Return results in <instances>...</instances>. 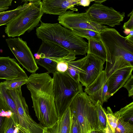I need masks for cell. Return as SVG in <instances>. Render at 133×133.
<instances>
[{
  "instance_id": "1",
  "label": "cell",
  "mask_w": 133,
  "mask_h": 133,
  "mask_svg": "<svg viewBox=\"0 0 133 133\" xmlns=\"http://www.w3.org/2000/svg\"><path fill=\"white\" fill-rule=\"evenodd\" d=\"M53 84V78L47 72L32 73L26 84L31 94L36 116L44 127L52 125L58 119Z\"/></svg>"
},
{
  "instance_id": "2",
  "label": "cell",
  "mask_w": 133,
  "mask_h": 133,
  "mask_svg": "<svg viewBox=\"0 0 133 133\" xmlns=\"http://www.w3.org/2000/svg\"><path fill=\"white\" fill-rule=\"evenodd\" d=\"M40 22L36 34L42 41L59 45L75 55L87 53L88 43L83 38L59 23H45L41 20Z\"/></svg>"
},
{
  "instance_id": "3",
  "label": "cell",
  "mask_w": 133,
  "mask_h": 133,
  "mask_svg": "<svg viewBox=\"0 0 133 133\" xmlns=\"http://www.w3.org/2000/svg\"><path fill=\"white\" fill-rule=\"evenodd\" d=\"M53 75L54 99L59 118L70 107L77 95L83 91L81 84L66 73L56 71Z\"/></svg>"
},
{
  "instance_id": "4",
  "label": "cell",
  "mask_w": 133,
  "mask_h": 133,
  "mask_svg": "<svg viewBox=\"0 0 133 133\" xmlns=\"http://www.w3.org/2000/svg\"><path fill=\"white\" fill-rule=\"evenodd\" d=\"M24 9L9 23L5 32L9 37H14L29 32L37 27L44 14L41 0L28 1Z\"/></svg>"
},
{
  "instance_id": "5",
  "label": "cell",
  "mask_w": 133,
  "mask_h": 133,
  "mask_svg": "<svg viewBox=\"0 0 133 133\" xmlns=\"http://www.w3.org/2000/svg\"><path fill=\"white\" fill-rule=\"evenodd\" d=\"M70 107L71 114L78 122L82 133H90L100 129L96 107L85 92L82 91L78 94Z\"/></svg>"
},
{
  "instance_id": "6",
  "label": "cell",
  "mask_w": 133,
  "mask_h": 133,
  "mask_svg": "<svg viewBox=\"0 0 133 133\" xmlns=\"http://www.w3.org/2000/svg\"><path fill=\"white\" fill-rule=\"evenodd\" d=\"M99 33L111 62L115 58L122 56L133 65V43L122 36L114 28L107 27Z\"/></svg>"
},
{
  "instance_id": "7",
  "label": "cell",
  "mask_w": 133,
  "mask_h": 133,
  "mask_svg": "<svg viewBox=\"0 0 133 133\" xmlns=\"http://www.w3.org/2000/svg\"><path fill=\"white\" fill-rule=\"evenodd\" d=\"M40 58L36 60L37 64L45 68L48 73L53 74L57 64L62 61L69 62L76 58V55L59 45L42 41L37 52Z\"/></svg>"
},
{
  "instance_id": "8",
  "label": "cell",
  "mask_w": 133,
  "mask_h": 133,
  "mask_svg": "<svg viewBox=\"0 0 133 133\" xmlns=\"http://www.w3.org/2000/svg\"><path fill=\"white\" fill-rule=\"evenodd\" d=\"M16 106L18 115L17 126L24 133H42L44 127L34 120L30 115L28 105L22 93L9 90Z\"/></svg>"
},
{
  "instance_id": "9",
  "label": "cell",
  "mask_w": 133,
  "mask_h": 133,
  "mask_svg": "<svg viewBox=\"0 0 133 133\" xmlns=\"http://www.w3.org/2000/svg\"><path fill=\"white\" fill-rule=\"evenodd\" d=\"M85 12L91 22L112 27L120 25L125 17L124 13H121L112 7L96 3L89 7Z\"/></svg>"
},
{
  "instance_id": "10",
  "label": "cell",
  "mask_w": 133,
  "mask_h": 133,
  "mask_svg": "<svg viewBox=\"0 0 133 133\" xmlns=\"http://www.w3.org/2000/svg\"><path fill=\"white\" fill-rule=\"evenodd\" d=\"M5 41L19 64L28 71L35 73L39 68L26 42L19 37L7 38Z\"/></svg>"
},
{
  "instance_id": "11",
  "label": "cell",
  "mask_w": 133,
  "mask_h": 133,
  "mask_svg": "<svg viewBox=\"0 0 133 133\" xmlns=\"http://www.w3.org/2000/svg\"><path fill=\"white\" fill-rule=\"evenodd\" d=\"M57 20L59 23L69 30L73 28L86 29L99 32L107 27L90 21L85 12L75 13L73 11H67L64 14L58 16Z\"/></svg>"
},
{
  "instance_id": "12",
  "label": "cell",
  "mask_w": 133,
  "mask_h": 133,
  "mask_svg": "<svg viewBox=\"0 0 133 133\" xmlns=\"http://www.w3.org/2000/svg\"><path fill=\"white\" fill-rule=\"evenodd\" d=\"M105 62L89 53L85 56L79 75V81L86 87L91 84L103 70Z\"/></svg>"
},
{
  "instance_id": "13",
  "label": "cell",
  "mask_w": 133,
  "mask_h": 133,
  "mask_svg": "<svg viewBox=\"0 0 133 133\" xmlns=\"http://www.w3.org/2000/svg\"><path fill=\"white\" fill-rule=\"evenodd\" d=\"M84 91L95 105L99 101L102 105L110 97L108 91V82L106 72L103 70L95 80L85 87Z\"/></svg>"
},
{
  "instance_id": "14",
  "label": "cell",
  "mask_w": 133,
  "mask_h": 133,
  "mask_svg": "<svg viewBox=\"0 0 133 133\" xmlns=\"http://www.w3.org/2000/svg\"><path fill=\"white\" fill-rule=\"evenodd\" d=\"M28 77L14 58L0 57V79L8 80Z\"/></svg>"
},
{
  "instance_id": "15",
  "label": "cell",
  "mask_w": 133,
  "mask_h": 133,
  "mask_svg": "<svg viewBox=\"0 0 133 133\" xmlns=\"http://www.w3.org/2000/svg\"><path fill=\"white\" fill-rule=\"evenodd\" d=\"M79 0H43L42 6L44 13L58 15L64 14L68 9L77 11L74 8L77 5Z\"/></svg>"
},
{
  "instance_id": "16",
  "label": "cell",
  "mask_w": 133,
  "mask_h": 133,
  "mask_svg": "<svg viewBox=\"0 0 133 133\" xmlns=\"http://www.w3.org/2000/svg\"><path fill=\"white\" fill-rule=\"evenodd\" d=\"M133 69V67L132 66L120 69L114 71L107 78L110 97L123 87L132 74Z\"/></svg>"
},
{
  "instance_id": "17",
  "label": "cell",
  "mask_w": 133,
  "mask_h": 133,
  "mask_svg": "<svg viewBox=\"0 0 133 133\" xmlns=\"http://www.w3.org/2000/svg\"><path fill=\"white\" fill-rule=\"evenodd\" d=\"M0 108L3 110L11 111L14 114L16 124H18V115L16 107L8 90L3 82L0 83Z\"/></svg>"
},
{
  "instance_id": "18",
  "label": "cell",
  "mask_w": 133,
  "mask_h": 133,
  "mask_svg": "<svg viewBox=\"0 0 133 133\" xmlns=\"http://www.w3.org/2000/svg\"><path fill=\"white\" fill-rule=\"evenodd\" d=\"M88 41L87 54H91L105 62L111 63L110 57L101 41H97L92 39H89Z\"/></svg>"
},
{
  "instance_id": "19",
  "label": "cell",
  "mask_w": 133,
  "mask_h": 133,
  "mask_svg": "<svg viewBox=\"0 0 133 133\" xmlns=\"http://www.w3.org/2000/svg\"><path fill=\"white\" fill-rule=\"evenodd\" d=\"M22 5L18 6L14 10L0 12V26L6 25L9 23L17 17L26 6L28 1H24Z\"/></svg>"
},
{
  "instance_id": "20",
  "label": "cell",
  "mask_w": 133,
  "mask_h": 133,
  "mask_svg": "<svg viewBox=\"0 0 133 133\" xmlns=\"http://www.w3.org/2000/svg\"><path fill=\"white\" fill-rule=\"evenodd\" d=\"M130 66L133 67V65L122 56H119L115 58L112 61L111 63L107 62L104 70L108 78L116 71L122 68Z\"/></svg>"
},
{
  "instance_id": "21",
  "label": "cell",
  "mask_w": 133,
  "mask_h": 133,
  "mask_svg": "<svg viewBox=\"0 0 133 133\" xmlns=\"http://www.w3.org/2000/svg\"><path fill=\"white\" fill-rule=\"evenodd\" d=\"M58 133H70L71 114L70 107L61 117L58 118Z\"/></svg>"
},
{
  "instance_id": "22",
  "label": "cell",
  "mask_w": 133,
  "mask_h": 133,
  "mask_svg": "<svg viewBox=\"0 0 133 133\" xmlns=\"http://www.w3.org/2000/svg\"><path fill=\"white\" fill-rule=\"evenodd\" d=\"M85 59V56L76 61L68 62V67L66 73L77 82H79V73Z\"/></svg>"
},
{
  "instance_id": "23",
  "label": "cell",
  "mask_w": 133,
  "mask_h": 133,
  "mask_svg": "<svg viewBox=\"0 0 133 133\" xmlns=\"http://www.w3.org/2000/svg\"><path fill=\"white\" fill-rule=\"evenodd\" d=\"M118 119L122 118L125 121L132 124L133 122V102H132L113 113Z\"/></svg>"
},
{
  "instance_id": "24",
  "label": "cell",
  "mask_w": 133,
  "mask_h": 133,
  "mask_svg": "<svg viewBox=\"0 0 133 133\" xmlns=\"http://www.w3.org/2000/svg\"><path fill=\"white\" fill-rule=\"evenodd\" d=\"M27 79L20 78L6 80L3 82L4 87L7 89L22 93L21 86L26 84Z\"/></svg>"
},
{
  "instance_id": "25",
  "label": "cell",
  "mask_w": 133,
  "mask_h": 133,
  "mask_svg": "<svg viewBox=\"0 0 133 133\" xmlns=\"http://www.w3.org/2000/svg\"><path fill=\"white\" fill-rule=\"evenodd\" d=\"M70 30L78 36L86 38L88 40L89 39H92L97 41H101L99 32L89 29H83L73 28Z\"/></svg>"
},
{
  "instance_id": "26",
  "label": "cell",
  "mask_w": 133,
  "mask_h": 133,
  "mask_svg": "<svg viewBox=\"0 0 133 133\" xmlns=\"http://www.w3.org/2000/svg\"><path fill=\"white\" fill-rule=\"evenodd\" d=\"M13 114L6 116L5 119L3 133H19V130L15 122Z\"/></svg>"
},
{
  "instance_id": "27",
  "label": "cell",
  "mask_w": 133,
  "mask_h": 133,
  "mask_svg": "<svg viewBox=\"0 0 133 133\" xmlns=\"http://www.w3.org/2000/svg\"><path fill=\"white\" fill-rule=\"evenodd\" d=\"M95 105L97 111L100 129L105 130L107 124V119L105 110L99 101Z\"/></svg>"
},
{
  "instance_id": "28",
  "label": "cell",
  "mask_w": 133,
  "mask_h": 133,
  "mask_svg": "<svg viewBox=\"0 0 133 133\" xmlns=\"http://www.w3.org/2000/svg\"><path fill=\"white\" fill-rule=\"evenodd\" d=\"M114 133H133V125L119 118Z\"/></svg>"
},
{
  "instance_id": "29",
  "label": "cell",
  "mask_w": 133,
  "mask_h": 133,
  "mask_svg": "<svg viewBox=\"0 0 133 133\" xmlns=\"http://www.w3.org/2000/svg\"><path fill=\"white\" fill-rule=\"evenodd\" d=\"M107 121L111 130L114 133L118 121V119L115 116L111 109L109 107H108L107 109L105 110Z\"/></svg>"
},
{
  "instance_id": "30",
  "label": "cell",
  "mask_w": 133,
  "mask_h": 133,
  "mask_svg": "<svg viewBox=\"0 0 133 133\" xmlns=\"http://www.w3.org/2000/svg\"><path fill=\"white\" fill-rule=\"evenodd\" d=\"M71 126L70 133H82L81 129L75 116L71 114Z\"/></svg>"
},
{
  "instance_id": "31",
  "label": "cell",
  "mask_w": 133,
  "mask_h": 133,
  "mask_svg": "<svg viewBox=\"0 0 133 133\" xmlns=\"http://www.w3.org/2000/svg\"><path fill=\"white\" fill-rule=\"evenodd\" d=\"M13 114L11 111H5L0 108V133H3L4 126L6 117Z\"/></svg>"
},
{
  "instance_id": "32",
  "label": "cell",
  "mask_w": 133,
  "mask_h": 133,
  "mask_svg": "<svg viewBox=\"0 0 133 133\" xmlns=\"http://www.w3.org/2000/svg\"><path fill=\"white\" fill-rule=\"evenodd\" d=\"M126 89L128 92L129 97L133 95V75L132 74L123 86Z\"/></svg>"
},
{
  "instance_id": "33",
  "label": "cell",
  "mask_w": 133,
  "mask_h": 133,
  "mask_svg": "<svg viewBox=\"0 0 133 133\" xmlns=\"http://www.w3.org/2000/svg\"><path fill=\"white\" fill-rule=\"evenodd\" d=\"M59 122L58 121L52 125L44 127L42 133H58Z\"/></svg>"
},
{
  "instance_id": "34",
  "label": "cell",
  "mask_w": 133,
  "mask_h": 133,
  "mask_svg": "<svg viewBox=\"0 0 133 133\" xmlns=\"http://www.w3.org/2000/svg\"><path fill=\"white\" fill-rule=\"evenodd\" d=\"M68 62L62 61L58 63L56 67V71L62 73L66 72L68 67Z\"/></svg>"
},
{
  "instance_id": "35",
  "label": "cell",
  "mask_w": 133,
  "mask_h": 133,
  "mask_svg": "<svg viewBox=\"0 0 133 133\" xmlns=\"http://www.w3.org/2000/svg\"><path fill=\"white\" fill-rule=\"evenodd\" d=\"M133 11L128 15V16L130 18L128 21L125 23L123 26V28L124 29H128L130 30H133Z\"/></svg>"
},
{
  "instance_id": "36",
  "label": "cell",
  "mask_w": 133,
  "mask_h": 133,
  "mask_svg": "<svg viewBox=\"0 0 133 133\" xmlns=\"http://www.w3.org/2000/svg\"><path fill=\"white\" fill-rule=\"evenodd\" d=\"M12 1V0H0V9L9 8Z\"/></svg>"
},
{
  "instance_id": "37",
  "label": "cell",
  "mask_w": 133,
  "mask_h": 133,
  "mask_svg": "<svg viewBox=\"0 0 133 133\" xmlns=\"http://www.w3.org/2000/svg\"><path fill=\"white\" fill-rule=\"evenodd\" d=\"M92 1H94V0H79V2L77 5H81L84 6H89Z\"/></svg>"
},
{
  "instance_id": "38",
  "label": "cell",
  "mask_w": 133,
  "mask_h": 133,
  "mask_svg": "<svg viewBox=\"0 0 133 133\" xmlns=\"http://www.w3.org/2000/svg\"><path fill=\"white\" fill-rule=\"evenodd\" d=\"M125 37L127 39L133 43V30H130L129 34Z\"/></svg>"
},
{
  "instance_id": "39",
  "label": "cell",
  "mask_w": 133,
  "mask_h": 133,
  "mask_svg": "<svg viewBox=\"0 0 133 133\" xmlns=\"http://www.w3.org/2000/svg\"><path fill=\"white\" fill-rule=\"evenodd\" d=\"M105 133H114L111 130L107 121V126L105 129Z\"/></svg>"
},
{
  "instance_id": "40",
  "label": "cell",
  "mask_w": 133,
  "mask_h": 133,
  "mask_svg": "<svg viewBox=\"0 0 133 133\" xmlns=\"http://www.w3.org/2000/svg\"><path fill=\"white\" fill-rule=\"evenodd\" d=\"M90 133H105V130L104 131L100 129L95 130L92 131Z\"/></svg>"
},
{
  "instance_id": "41",
  "label": "cell",
  "mask_w": 133,
  "mask_h": 133,
  "mask_svg": "<svg viewBox=\"0 0 133 133\" xmlns=\"http://www.w3.org/2000/svg\"><path fill=\"white\" fill-rule=\"evenodd\" d=\"M34 55L35 57V60H38L40 58V55L38 53H37L35 54Z\"/></svg>"
},
{
  "instance_id": "42",
  "label": "cell",
  "mask_w": 133,
  "mask_h": 133,
  "mask_svg": "<svg viewBox=\"0 0 133 133\" xmlns=\"http://www.w3.org/2000/svg\"><path fill=\"white\" fill-rule=\"evenodd\" d=\"M105 0H94L95 3H102L106 1Z\"/></svg>"
},
{
  "instance_id": "43",
  "label": "cell",
  "mask_w": 133,
  "mask_h": 133,
  "mask_svg": "<svg viewBox=\"0 0 133 133\" xmlns=\"http://www.w3.org/2000/svg\"><path fill=\"white\" fill-rule=\"evenodd\" d=\"M130 30L128 29H126L124 30V32L125 34L127 35L129 34L130 32Z\"/></svg>"
},
{
  "instance_id": "44",
  "label": "cell",
  "mask_w": 133,
  "mask_h": 133,
  "mask_svg": "<svg viewBox=\"0 0 133 133\" xmlns=\"http://www.w3.org/2000/svg\"><path fill=\"white\" fill-rule=\"evenodd\" d=\"M19 133H24L23 132H22L21 131H20L19 130Z\"/></svg>"
}]
</instances>
